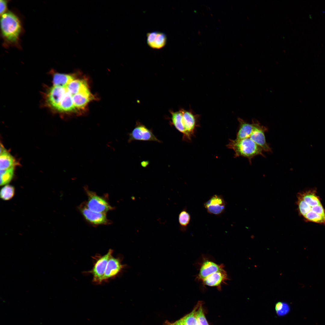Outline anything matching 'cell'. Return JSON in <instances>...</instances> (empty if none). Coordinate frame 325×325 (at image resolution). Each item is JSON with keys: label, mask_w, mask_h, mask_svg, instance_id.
Wrapping results in <instances>:
<instances>
[{"label": "cell", "mask_w": 325, "mask_h": 325, "mask_svg": "<svg viewBox=\"0 0 325 325\" xmlns=\"http://www.w3.org/2000/svg\"><path fill=\"white\" fill-rule=\"evenodd\" d=\"M195 315L199 325H209L205 317L202 304L200 302L195 308Z\"/></svg>", "instance_id": "d4e9b609"}, {"label": "cell", "mask_w": 325, "mask_h": 325, "mask_svg": "<svg viewBox=\"0 0 325 325\" xmlns=\"http://www.w3.org/2000/svg\"><path fill=\"white\" fill-rule=\"evenodd\" d=\"M84 190L88 197V200L85 204L90 210L96 212L106 213L113 209V207L109 204L106 197L98 195L96 193L89 190L87 187H84Z\"/></svg>", "instance_id": "5b68a950"}, {"label": "cell", "mask_w": 325, "mask_h": 325, "mask_svg": "<svg viewBox=\"0 0 325 325\" xmlns=\"http://www.w3.org/2000/svg\"><path fill=\"white\" fill-rule=\"evenodd\" d=\"M15 189L11 185H7L4 186L0 191V197L3 200L11 199L14 196Z\"/></svg>", "instance_id": "cb8c5ba5"}, {"label": "cell", "mask_w": 325, "mask_h": 325, "mask_svg": "<svg viewBox=\"0 0 325 325\" xmlns=\"http://www.w3.org/2000/svg\"><path fill=\"white\" fill-rule=\"evenodd\" d=\"M183 114V122L186 135L184 140L190 141L194 135L196 129L200 126L199 121L200 115L195 114L190 109L186 110L181 109Z\"/></svg>", "instance_id": "8992f818"}, {"label": "cell", "mask_w": 325, "mask_h": 325, "mask_svg": "<svg viewBox=\"0 0 325 325\" xmlns=\"http://www.w3.org/2000/svg\"><path fill=\"white\" fill-rule=\"evenodd\" d=\"M228 279L226 271L221 268L203 280V284L210 286L216 287L219 290L221 289V285L225 283Z\"/></svg>", "instance_id": "7c38bea8"}, {"label": "cell", "mask_w": 325, "mask_h": 325, "mask_svg": "<svg viewBox=\"0 0 325 325\" xmlns=\"http://www.w3.org/2000/svg\"><path fill=\"white\" fill-rule=\"evenodd\" d=\"M296 204L299 214L306 221L325 225V210L315 189L298 193Z\"/></svg>", "instance_id": "6da1fadb"}, {"label": "cell", "mask_w": 325, "mask_h": 325, "mask_svg": "<svg viewBox=\"0 0 325 325\" xmlns=\"http://www.w3.org/2000/svg\"><path fill=\"white\" fill-rule=\"evenodd\" d=\"M0 24L1 34L5 44L19 46L22 26L18 17L11 11H7L1 16Z\"/></svg>", "instance_id": "7a4b0ae2"}, {"label": "cell", "mask_w": 325, "mask_h": 325, "mask_svg": "<svg viewBox=\"0 0 325 325\" xmlns=\"http://www.w3.org/2000/svg\"><path fill=\"white\" fill-rule=\"evenodd\" d=\"M165 325H187L181 318L176 321L171 323L168 321H166L165 323Z\"/></svg>", "instance_id": "f1b7e54d"}, {"label": "cell", "mask_w": 325, "mask_h": 325, "mask_svg": "<svg viewBox=\"0 0 325 325\" xmlns=\"http://www.w3.org/2000/svg\"><path fill=\"white\" fill-rule=\"evenodd\" d=\"M113 250L110 249L107 253L102 255H97L93 258V266L91 270L85 272L91 274L93 276L92 282L96 284H101L104 282V277L107 262L112 255Z\"/></svg>", "instance_id": "277c9868"}, {"label": "cell", "mask_w": 325, "mask_h": 325, "mask_svg": "<svg viewBox=\"0 0 325 325\" xmlns=\"http://www.w3.org/2000/svg\"><path fill=\"white\" fill-rule=\"evenodd\" d=\"M254 127L249 138H250L260 147L264 151L271 153L272 150L269 145L266 141L265 133L268 131V128L261 125L255 120H252Z\"/></svg>", "instance_id": "ba28073f"}, {"label": "cell", "mask_w": 325, "mask_h": 325, "mask_svg": "<svg viewBox=\"0 0 325 325\" xmlns=\"http://www.w3.org/2000/svg\"><path fill=\"white\" fill-rule=\"evenodd\" d=\"M84 79H74L66 86L67 90L72 95L78 93L85 85H87Z\"/></svg>", "instance_id": "44dd1931"}, {"label": "cell", "mask_w": 325, "mask_h": 325, "mask_svg": "<svg viewBox=\"0 0 325 325\" xmlns=\"http://www.w3.org/2000/svg\"><path fill=\"white\" fill-rule=\"evenodd\" d=\"M167 37L164 33L159 31H153L147 34V42L151 48L159 49L166 45Z\"/></svg>", "instance_id": "4fadbf2b"}, {"label": "cell", "mask_w": 325, "mask_h": 325, "mask_svg": "<svg viewBox=\"0 0 325 325\" xmlns=\"http://www.w3.org/2000/svg\"><path fill=\"white\" fill-rule=\"evenodd\" d=\"M128 135V142H131L135 140L161 142V141L154 135L151 130L139 123H137L135 128Z\"/></svg>", "instance_id": "9c48e42d"}, {"label": "cell", "mask_w": 325, "mask_h": 325, "mask_svg": "<svg viewBox=\"0 0 325 325\" xmlns=\"http://www.w3.org/2000/svg\"><path fill=\"white\" fill-rule=\"evenodd\" d=\"M172 124L179 132L183 134V139L185 138L186 133L183 122V114L181 109L176 112H172Z\"/></svg>", "instance_id": "d6986e66"}, {"label": "cell", "mask_w": 325, "mask_h": 325, "mask_svg": "<svg viewBox=\"0 0 325 325\" xmlns=\"http://www.w3.org/2000/svg\"><path fill=\"white\" fill-rule=\"evenodd\" d=\"M275 309L277 315L282 316L286 314L289 312L290 308L287 303L278 302L275 305Z\"/></svg>", "instance_id": "484cf974"}, {"label": "cell", "mask_w": 325, "mask_h": 325, "mask_svg": "<svg viewBox=\"0 0 325 325\" xmlns=\"http://www.w3.org/2000/svg\"><path fill=\"white\" fill-rule=\"evenodd\" d=\"M93 98L92 94L79 93L73 96L74 104L76 108H84Z\"/></svg>", "instance_id": "ffe728a7"}, {"label": "cell", "mask_w": 325, "mask_h": 325, "mask_svg": "<svg viewBox=\"0 0 325 325\" xmlns=\"http://www.w3.org/2000/svg\"><path fill=\"white\" fill-rule=\"evenodd\" d=\"M122 264L119 258L112 255L109 259L106 267L104 277V282L113 279L117 276L125 268Z\"/></svg>", "instance_id": "8fae6325"}, {"label": "cell", "mask_w": 325, "mask_h": 325, "mask_svg": "<svg viewBox=\"0 0 325 325\" xmlns=\"http://www.w3.org/2000/svg\"><path fill=\"white\" fill-rule=\"evenodd\" d=\"M223 268L224 265L222 264L219 265L211 261H205L200 267L197 279L202 281L209 276Z\"/></svg>", "instance_id": "5bb4252c"}, {"label": "cell", "mask_w": 325, "mask_h": 325, "mask_svg": "<svg viewBox=\"0 0 325 325\" xmlns=\"http://www.w3.org/2000/svg\"><path fill=\"white\" fill-rule=\"evenodd\" d=\"M203 205L209 213L219 215L224 212L226 203L222 195L215 194L210 197Z\"/></svg>", "instance_id": "30bf717a"}, {"label": "cell", "mask_w": 325, "mask_h": 325, "mask_svg": "<svg viewBox=\"0 0 325 325\" xmlns=\"http://www.w3.org/2000/svg\"><path fill=\"white\" fill-rule=\"evenodd\" d=\"M0 156V170L14 168L17 163L14 158L1 144Z\"/></svg>", "instance_id": "2e32d148"}, {"label": "cell", "mask_w": 325, "mask_h": 325, "mask_svg": "<svg viewBox=\"0 0 325 325\" xmlns=\"http://www.w3.org/2000/svg\"><path fill=\"white\" fill-rule=\"evenodd\" d=\"M234 152V157L242 156L247 158L250 164L252 160L257 155L265 157L262 149L249 138L241 139H229L226 145Z\"/></svg>", "instance_id": "3957f363"}, {"label": "cell", "mask_w": 325, "mask_h": 325, "mask_svg": "<svg viewBox=\"0 0 325 325\" xmlns=\"http://www.w3.org/2000/svg\"><path fill=\"white\" fill-rule=\"evenodd\" d=\"M191 219L190 213L187 211L186 207H184L178 215V220L180 229L182 231H186Z\"/></svg>", "instance_id": "7402d4cb"}, {"label": "cell", "mask_w": 325, "mask_h": 325, "mask_svg": "<svg viewBox=\"0 0 325 325\" xmlns=\"http://www.w3.org/2000/svg\"><path fill=\"white\" fill-rule=\"evenodd\" d=\"M78 209L85 219L94 226L108 225L111 223L106 216V213L97 212L89 209L85 203L83 202L78 207Z\"/></svg>", "instance_id": "52a82bcc"}, {"label": "cell", "mask_w": 325, "mask_h": 325, "mask_svg": "<svg viewBox=\"0 0 325 325\" xmlns=\"http://www.w3.org/2000/svg\"><path fill=\"white\" fill-rule=\"evenodd\" d=\"M76 109L74 104L73 96L67 90L54 111L60 113H67L74 111Z\"/></svg>", "instance_id": "9a60e30c"}, {"label": "cell", "mask_w": 325, "mask_h": 325, "mask_svg": "<svg viewBox=\"0 0 325 325\" xmlns=\"http://www.w3.org/2000/svg\"><path fill=\"white\" fill-rule=\"evenodd\" d=\"M8 3V1L0 0V14L1 16L7 12Z\"/></svg>", "instance_id": "83f0119b"}, {"label": "cell", "mask_w": 325, "mask_h": 325, "mask_svg": "<svg viewBox=\"0 0 325 325\" xmlns=\"http://www.w3.org/2000/svg\"><path fill=\"white\" fill-rule=\"evenodd\" d=\"M14 168L0 170V185L3 186L8 183L11 180L13 176Z\"/></svg>", "instance_id": "603a6c76"}, {"label": "cell", "mask_w": 325, "mask_h": 325, "mask_svg": "<svg viewBox=\"0 0 325 325\" xmlns=\"http://www.w3.org/2000/svg\"><path fill=\"white\" fill-rule=\"evenodd\" d=\"M238 120L239 126L236 139L249 138L254 128L253 123L252 122L250 123L240 118H238Z\"/></svg>", "instance_id": "e0dca14e"}, {"label": "cell", "mask_w": 325, "mask_h": 325, "mask_svg": "<svg viewBox=\"0 0 325 325\" xmlns=\"http://www.w3.org/2000/svg\"><path fill=\"white\" fill-rule=\"evenodd\" d=\"M51 73L53 85L65 86L74 79V77L71 75L59 73L53 70Z\"/></svg>", "instance_id": "ac0fdd59"}, {"label": "cell", "mask_w": 325, "mask_h": 325, "mask_svg": "<svg viewBox=\"0 0 325 325\" xmlns=\"http://www.w3.org/2000/svg\"><path fill=\"white\" fill-rule=\"evenodd\" d=\"M195 308L190 313L182 319L187 325H199L195 315Z\"/></svg>", "instance_id": "4316f807"}]
</instances>
